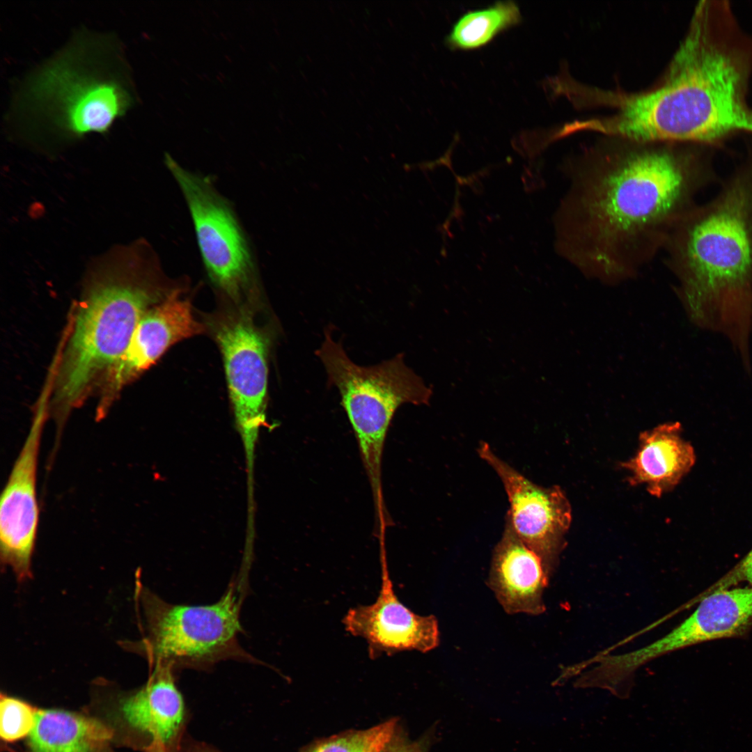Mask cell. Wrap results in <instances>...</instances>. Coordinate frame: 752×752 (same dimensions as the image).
<instances>
[{
    "instance_id": "cell-21",
    "label": "cell",
    "mask_w": 752,
    "mask_h": 752,
    "mask_svg": "<svg viewBox=\"0 0 752 752\" xmlns=\"http://www.w3.org/2000/svg\"><path fill=\"white\" fill-rule=\"evenodd\" d=\"M38 710L16 698L1 696L0 700V735L6 742H15L30 735Z\"/></svg>"
},
{
    "instance_id": "cell-9",
    "label": "cell",
    "mask_w": 752,
    "mask_h": 752,
    "mask_svg": "<svg viewBox=\"0 0 752 752\" xmlns=\"http://www.w3.org/2000/svg\"><path fill=\"white\" fill-rule=\"evenodd\" d=\"M229 396L244 441L249 473L258 432L265 423L268 381V339L251 319L229 318L218 327Z\"/></svg>"
},
{
    "instance_id": "cell-8",
    "label": "cell",
    "mask_w": 752,
    "mask_h": 752,
    "mask_svg": "<svg viewBox=\"0 0 752 752\" xmlns=\"http://www.w3.org/2000/svg\"><path fill=\"white\" fill-rule=\"evenodd\" d=\"M164 162L187 203L213 285L235 301L251 297L258 286L256 261L228 201L207 177L182 167L168 153Z\"/></svg>"
},
{
    "instance_id": "cell-18",
    "label": "cell",
    "mask_w": 752,
    "mask_h": 752,
    "mask_svg": "<svg viewBox=\"0 0 752 752\" xmlns=\"http://www.w3.org/2000/svg\"><path fill=\"white\" fill-rule=\"evenodd\" d=\"M29 739L31 752H97L111 738L96 719L60 710H38Z\"/></svg>"
},
{
    "instance_id": "cell-17",
    "label": "cell",
    "mask_w": 752,
    "mask_h": 752,
    "mask_svg": "<svg viewBox=\"0 0 752 752\" xmlns=\"http://www.w3.org/2000/svg\"><path fill=\"white\" fill-rule=\"evenodd\" d=\"M681 433V424L676 422L640 434L635 455L621 464L629 473L631 485H645L652 496L660 497L680 482L696 462L693 446Z\"/></svg>"
},
{
    "instance_id": "cell-13",
    "label": "cell",
    "mask_w": 752,
    "mask_h": 752,
    "mask_svg": "<svg viewBox=\"0 0 752 752\" xmlns=\"http://www.w3.org/2000/svg\"><path fill=\"white\" fill-rule=\"evenodd\" d=\"M343 624L349 634L366 641L368 656L373 659L404 651L427 652L439 643L437 618L414 613L398 599L384 556L375 601L350 609Z\"/></svg>"
},
{
    "instance_id": "cell-7",
    "label": "cell",
    "mask_w": 752,
    "mask_h": 752,
    "mask_svg": "<svg viewBox=\"0 0 752 752\" xmlns=\"http://www.w3.org/2000/svg\"><path fill=\"white\" fill-rule=\"evenodd\" d=\"M316 354L322 362L328 384L339 391L358 440L363 463L375 489L379 484L382 453L386 433L402 404L428 405L432 390L409 368L403 354L372 366L354 363L329 329Z\"/></svg>"
},
{
    "instance_id": "cell-14",
    "label": "cell",
    "mask_w": 752,
    "mask_h": 752,
    "mask_svg": "<svg viewBox=\"0 0 752 752\" xmlns=\"http://www.w3.org/2000/svg\"><path fill=\"white\" fill-rule=\"evenodd\" d=\"M693 613L668 634L633 650L639 666L700 643L745 636L752 627V586L731 588L703 597Z\"/></svg>"
},
{
    "instance_id": "cell-6",
    "label": "cell",
    "mask_w": 752,
    "mask_h": 752,
    "mask_svg": "<svg viewBox=\"0 0 752 752\" xmlns=\"http://www.w3.org/2000/svg\"><path fill=\"white\" fill-rule=\"evenodd\" d=\"M248 578L238 574L221 597L207 605L168 603L143 589L147 635L143 651L151 665L207 670L227 659L258 663L240 644V611Z\"/></svg>"
},
{
    "instance_id": "cell-4",
    "label": "cell",
    "mask_w": 752,
    "mask_h": 752,
    "mask_svg": "<svg viewBox=\"0 0 752 752\" xmlns=\"http://www.w3.org/2000/svg\"><path fill=\"white\" fill-rule=\"evenodd\" d=\"M138 102L122 40L83 26L18 82L5 127L26 140L74 142L108 134Z\"/></svg>"
},
{
    "instance_id": "cell-2",
    "label": "cell",
    "mask_w": 752,
    "mask_h": 752,
    "mask_svg": "<svg viewBox=\"0 0 752 752\" xmlns=\"http://www.w3.org/2000/svg\"><path fill=\"white\" fill-rule=\"evenodd\" d=\"M752 33L730 2L703 0L663 81L615 95L611 132L641 143H694L719 150L739 135L752 138Z\"/></svg>"
},
{
    "instance_id": "cell-10",
    "label": "cell",
    "mask_w": 752,
    "mask_h": 752,
    "mask_svg": "<svg viewBox=\"0 0 752 752\" xmlns=\"http://www.w3.org/2000/svg\"><path fill=\"white\" fill-rule=\"evenodd\" d=\"M479 456L496 471L507 493L506 519L521 540L541 559L549 577L565 547L572 521L569 501L560 487L539 486L499 458L484 441Z\"/></svg>"
},
{
    "instance_id": "cell-15",
    "label": "cell",
    "mask_w": 752,
    "mask_h": 752,
    "mask_svg": "<svg viewBox=\"0 0 752 752\" xmlns=\"http://www.w3.org/2000/svg\"><path fill=\"white\" fill-rule=\"evenodd\" d=\"M151 666L146 684L122 703L123 716L146 740L149 752H181L187 713L175 671L163 664Z\"/></svg>"
},
{
    "instance_id": "cell-12",
    "label": "cell",
    "mask_w": 752,
    "mask_h": 752,
    "mask_svg": "<svg viewBox=\"0 0 752 752\" xmlns=\"http://www.w3.org/2000/svg\"><path fill=\"white\" fill-rule=\"evenodd\" d=\"M39 401L31 427L0 501L1 558L19 581L31 576V558L38 525L37 467L48 400L42 396Z\"/></svg>"
},
{
    "instance_id": "cell-23",
    "label": "cell",
    "mask_w": 752,
    "mask_h": 752,
    "mask_svg": "<svg viewBox=\"0 0 752 752\" xmlns=\"http://www.w3.org/2000/svg\"><path fill=\"white\" fill-rule=\"evenodd\" d=\"M428 742L423 739L411 741L398 728L389 744V752H426Z\"/></svg>"
},
{
    "instance_id": "cell-19",
    "label": "cell",
    "mask_w": 752,
    "mask_h": 752,
    "mask_svg": "<svg viewBox=\"0 0 752 752\" xmlns=\"http://www.w3.org/2000/svg\"><path fill=\"white\" fill-rule=\"evenodd\" d=\"M522 19L517 5L499 1L487 8L468 11L456 22L446 38L453 49L471 50L488 44L501 32Z\"/></svg>"
},
{
    "instance_id": "cell-16",
    "label": "cell",
    "mask_w": 752,
    "mask_h": 752,
    "mask_svg": "<svg viewBox=\"0 0 752 752\" xmlns=\"http://www.w3.org/2000/svg\"><path fill=\"white\" fill-rule=\"evenodd\" d=\"M547 574L540 558L517 535L506 519L492 558L488 586L508 613L537 616L545 611Z\"/></svg>"
},
{
    "instance_id": "cell-11",
    "label": "cell",
    "mask_w": 752,
    "mask_h": 752,
    "mask_svg": "<svg viewBox=\"0 0 752 752\" xmlns=\"http://www.w3.org/2000/svg\"><path fill=\"white\" fill-rule=\"evenodd\" d=\"M183 290L172 289L139 321L124 352L100 379L96 418H104L123 389L151 367L173 345L201 334L204 327L194 317Z\"/></svg>"
},
{
    "instance_id": "cell-25",
    "label": "cell",
    "mask_w": 752,
    "mask_h": 752,
    "mask_svg": "<svg viewBox=\"0 0 752 752\" xmlns=\"http://www.w3.org/2000/svg\"><path fill=\"white\" fill-rule=\"evenodd\" d=\"M389 743H390V742H389ZM389 744H388V745L386 746V748H384V749H383L382 751H379V752H389Z\"/></svg>"
},
{
    "instance_id": "cell-24",
    "label": "cell",
    "mask_w": 752,
    "mask_h": 752,
    "mask_svg": "<svg viewBox=\"0 0 752 752\" xmlns=\"http://www.w3.org/2000/svg\"><path fill=\"white\" fill-rule=\"evenodd\" d=\"M181 752H219L210 745L201 742L185 740Z\"/></svg>"
},
{
    "instance_id": "cell-1",
    "label": "cell",
    "mask_w": 752,
    "mask_h": 752,
    "mask_svg": "<svg viewBox=\"0 0 752 752\" xmlns=\"http://www.w3.org/2000/svg\"><path fill=\"white\" fill-rule=\"evenodd\" d=\"M625 141L574 164L555 221L561 256L608 285L652 262L702 191L722 179L712 148Z\"/></svg>"
},
{
    "instance_id": "cell-22",
    "label": "cell",
    "mask_w": 752,
    "mask_h": 752,
    "mask_svg": "<svg viewBox=\"0 0 752 752\" xmlns=\"http://www.w3.org/2000/svg\"><path fill=\"white\" fill-rule=\"evenodd\" d=\"M752 586V549L729 572L698 597V600L712 593L733 588L739 583Z\"/></svg>"
},
{
    "instance_id": "cell-5",
    "label": "cell",
    "mask_w": 752,
    "mask_h": 752,
    "mask_svg": "<svg viewBox=\"0 0 752 752\" xmlns=\"http://www.w3.org/2000/svg\"><path fill=\"white\" fill-rule=\"evenodd\" d=\"M166 284L145 240L116 246L88 268L54 367L50 408L58 430L124 352L144 313L173 288Z\"/></svg>"
},
{
    "instance_id": "cell-3",
    "label": "cell",
    "mask_w": 752,
    "mask_h": 752,
    "mask_svg": "<svg viewBox=\"0 0 752 752\" xmlns=\"http://www.w3.org/2000/svg\"><path fill=\"white\" fill-rule=\"evenodd\" d=\"M675 292L698 326L730 339L750 362L752 327V138L712 198L671 229L663 249Z\"/></svg>"
},
{
    "instance_id": "cell-20",
    "label": "cell",
    "mask_w": 752,
    "mask_h": 752,
    "mask_svg": "<svg viewBox=\"0 0 752 752\" xmlns=\"http://www.w3.org/2000/svg\"><path fill=\"white\" fill-rule=\"evenodd\" d=\"M398 725L393 719L363 730H352L315 741L301 752H379L389 744Z\"/></svg>"
}]
</instances>
